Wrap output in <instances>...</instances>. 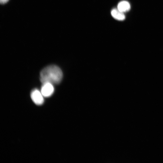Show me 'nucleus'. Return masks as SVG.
Segmentation results:
<instances>
[{"mask_svg": "<svg viewBox=\"0 0 163 163\" xmlns=\"http://www.w3.org/2000/svg\"><path fill=\"white\" fill-rule=\"evenodd\" d=\"M9 0H0V3L1 4H4L7 3Z\"/></svg>", "mask_w": 163, "mask_h": 163, "instance_id": "6", "label": "nucleus"}, {"mask_svg": "<svg viewBox=\"0 0 163 163\" xmlns=\"http://www.w3.org/2000/svg\"><path fill=\"white\" fill-rule=\"evenodd\" d=\"M54 91L53 84L50 83H46L43 84L41 92L43 97H49L52 95Z\"/></svg>", "mask_w": 163, "mask_h": 163, "instance_id": "3", "label": "nucleus"}, {"mask_svg": "<svg viewBox=\"0 0 163 163\" xmlns=\"http://www.w3.org/2000/svg\"><path fill=\"white\" fill-rule=\"evenodd\" d=\"M63 76L62 71L58 66L55 65L48 66L41 71L40 80L43 84L50 83L57 84L61 82Z\"/></svg>", "mask_w": 163, "mask_h": 163, "instance_id": "1", "label": "nucleus"}, {"mask_svg": "<svg viewBox=\"0 0 163 163\" xmlns=\"http://www.w3.org/2000/svg\"><path fill=\"white\" fill-rule=\"evenodd\" d=\"M131 6L130 3L126 1H123L119 2L117 8L121 12L124 13L130 10Z\"/></svg>", "mask_w": 163, "mask_h": 163, "instance_id": "5", "label": "nucleus"}, {"mask_svg": "<svg viewBox=\"0 0 163 163\" xmlns=\"http://www.w3.org/2000/svg\"><path fill=\"white\" fill-rule=\"evenodd\" d=\"M31 96L32 100L36 104L41 105L43 103L44 97L39 90L37 89L33 90L31 93Z\"/></svg>", "mask_w": 163, "mask_h": 163, "instance_id": "2", "label": "nucleus"}, {"mask_svg": "<svg viewBox=\"0 0 163 163\" xmlns=\"http://www.w3.org/2000/svg\"><path fill=\"white\" fill-rule=\"evenodd\" d=\"M111 14L114 19L119 21H123L126 18L124 13L119 11L117 8L113 9L111 11Z\"/></svg>", "mask_w": 163, "mask_h": 163, "instance_id": "4", "label": "nucleus"}]
</instances>
